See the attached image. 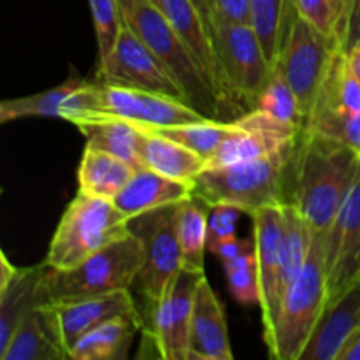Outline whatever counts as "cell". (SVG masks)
Listing matches in <instances>:
<instances>
[{"instance_id":"obj_21","label":"cell","mask_w":360,"mask_h":360,"mask_svg":"<svg viewBox=\"0 0 360 360\" xmlns=\"http://www.w3.org/2000/svg\"><path fill=\"white\" fill-rule=\"evenodd\" d=\"M192 193L193 181L169 178L153 169L139 167L112 202L130 220L137 214L183 202Z\"/></svg>"},{"instance_id":"obj_29","label":"cell","mask_w":360,"mask_h":360,"mask_svg":"<svg viewBox=\"0 0 360 360\" xmlns=\"http://www.w3.org/2000/svg\"><path fill=\"white\" fill-rule=\"evenodd\" d=\"M285 214V238H283V257H281L280 290L281 299L290 287L292 281L299 276L308 259L309 248L313 243V234L309 225L299 213L294 204H283Z\"/></svg>"},{"instance_id":"obj_24","label":"cell","mask_w":360,"mask_h":360,"mask_svg":"<svg viewBox=\"0 0 360 360\" xmlns=\"http://www.w3.org/2000/svg\"><path fill=\"white\" fill-rule=\"evenodd\" d=\"M69 122L83 134L88 146L115 155L136 169L143 167L139 153H137L139 130L132 122L118 118V116L101 115V112L77 115Z\"/></svg>"},{"instance_id":"obj_6","label":"cell","mask_w":360,"mask_h":360,"mask_svg":"<svg viewBox=\"0 0 360 360\" xmlns=\"http://www.w3.org/2000/svg\"><path fill=\"white\" fill-rule=\"evenodd\" d=\"M123 25L137 35L150 51L164 62L181 84L190 105L202 115L217 116L221 111L213 91L206 86L192 55L176 34L162 7L153 0H118Z\"/></svg>"},{"instance_id":"obj_32","label":"cell","mask_w":360,"mask_h":360,"mask_svg":"<svg viewBox=\"0 0 360 360\" xmlns=\"http://www.w3.org/2000/svg\"><path fill=\"white\" fill-rule=\"evenodd\" d=\"M253 109H262V111L269 112V115L281 120V122L304 129L306 120L297 97H295L288 81L276 69H273V72H271L269 81L266 83L264 90L260 91Z\"/></svg>"},{"instance_id":"obj_18","label":"cell","mask_w":360,"mask_h":360,"mask_svg":"<svg viewBox=\"0 0 360 360\" xmlns=\"http://www.w3.org/2000/svg\"><path fill=\"white\" fill-rule=\"evenodd\" d=\"M160 7L192 55L206 86L213 91L220 108H224L225 102L221 97L218 63L217 56H214L213 41H211V32L195 4L192 0H160Z\"/></svg>"},{"instance_id":"obj_8","label":"cell","mask_w":360,"mask_h":360,"mask_svg":"<svg viewBox=\"0 0 360 360\" xmlns=\"http://www.w3.org/2000/svg\"><path fill=\"white\" fill-rule=\"evenodd\" d=\"M218 63L221 97L225 104H257L260 91L269 81L273 67L252 25L220 23L210 27Z\"/></svg>"},{"instance_id":"obj_11","label":"cell","mask_w":360,"mask_h":360,"mask_svg":"<svg viewBox=\"0 0 360 360\" xmlns=\"http://www.w3.org/2000/svg\"><path fill=\"white\" fill-rule=\"evenodd\" d=\"M88 112L118 116L139 125L157 127L183 125V123L210 120V116L197 111L185 101L153 94V91L98 83V81L88 83L86 86V111L83 115Z\"/></svg>"},{"instance_id":"obj_27","label":"cell","mask_w":360,"mask_h":360,"mask_svg":"<svg viewBox=\"0 0 360 360\" xmlns=\"http://www.w3.org/2000/svg\"><path fill=\"white\" fill-rule=\"evenodd\" d=\"M143 327L132 319L116 316L105 320L84 333L70 347L69 359L72 360H115L125 359L132 345L134 334Z\"/></svg>"},{"instance_id":"obj_10","label":"cell","mask_w":360,"mask_h":360,"mask_svg":"<svg viewBox=\"0 0 360 360\" xmlns=\"http://www.w3.org/2000/svg\"><path fill=\"white\" fill-rule=\"evenodd\" d=\"M304 132L345 144L360 153V81L348 69L345 51L334 58Z\"/></svg>"},{"instance_id":"obj_30","label":"cell","mask_w":360,"mask_h":360,"mask_svg":"<svg viewBox=\"0 0 360 360\" xmlns=\"http://www.w3.org/2000/svg\"><path fill=\"white\" fill-rule=\"evenodd\" d=\"M136 127H141L150 132L160 134V136L167 137V139L176 141V143L183 144V146L190 148L200 157L210 160L218 150L221 141L225 139L229 132H231L232 122H220V120H204V122L195 123H183V125H139L134 123Z\"/></svg>"},{"instance_id":"obj_39","label":"cell","mask_w":360,"mask_h":360,"mask_svg":"<svg viewBox=\"0 0 360 360\" xmlns=\"http://www.w3.org/2000/svg\"><path fill=\"white\" fill-rule=\"evenodd\" d=\"M360 41V0H355L354 11L350 16V25H348V35H347V44H345V51L355 42Z\"/></svg>"},{"instance_id":"obj_28","label":"cell","mask_w":360,"mask_h":360,"mask_svg":"<svg viewBox=\"0 0 360 360\" xmlns=\"http://www.w3.org/2000/svg\"><path fill=\"white\" fill-rule=\"evenodd\" d=\"M211 206L192 193L188 199L179 202L176 232L183 255V266L204 271V255L207 248V227H210Z\"/></svg>"},{"instance_id":"obj_13","label":"cell","mask_w":360,"mask_h":360,"mask_svg":"<svg viewBox=\"0 0 360 360\" xmlns=\"http://www.w3.org/2000/svg\"><path fill=\"white\" fill-rule=\"evenodd\" d=\"M206 278L202 269L181 266L150 313V334L165 360H188L190 320L197 287Z\"/></svg>"},{"instance_id":"obj_23","label":"cell","mask_w":360,"mask_h":360,"mask_svg":"<svg viewBox=\"0 0 360 360\" xmlns=\"http://www.w3.org/2000/svg\"><path fill=\"white\" fill-rule=\"evenodd\" d=\"M137 130V153L143 167L183 181H193L207 167L206 158L190 148L141 127Z\"/></svg>"},{"instance_id":"obj_38","label":"cell","mask_w":360,"mask_h":360,"mask_svg":"<svg viewBox=\"0 0 360 360\" xmlns=\"http://www.w3.org/2000/svg\"><path fill=\"white\" fill-rule=\"evenodd\" d=\"M355 0H333L334 11H336V21H338V42L340 48L345 51V44H347L348 35V25H350L352 11H354Z\"/></svg>"},{"instance_id":"obj_22","label":"cell","mask_w":360,"mask_h":360,"mask_svg":"<svg viewBox=\"0 0 360 360\" xmlns=\"http://www.w3.org/2000/svg\"><path fill=\"white\" fill-rule=\"evenodd\" d=\"M86 81L74 74L65 83L41 94L7 98L0 104V122L7 123L30 116L60 118L69 122L72 116L81 115L86 109Z\"/></svg>"},{"instance_id":"obj_19","label":"cell","mask_w":360,"mask_h":360,"mask_svg":"<svg viewBox=\"0 0 360 360\" xmlns=\"http://www.w3.org/2000/svg\"><path fill=\"white\" fill-rule=\"evenodd\" d=\"M360 330V280L336 302L327 304L299 360H338Z\"/></svg>"},{"instance_id":"obj_1","label":"cell","mask_w":360,"mask_h":360,"mask_svg":"<svg viewBox=\"0 0 360 360\" xmlns=\"http://www.w3.org/2000/svg\"><path fill=\"white\" fill-rule=\"evenodd\" d=\"M359 172V151L302 130L288 165L287 195L313 236L329 234Z\"/></svg>"},{"instance_id":"obj_4","label":"cell","mask_w":360,"mask_h":360,"mask_svg":"<svg viewBox=\"0 0 360 360\" xmlns=\"http://www.w3.org/2000/svg\"><path fill=\"white\" fill-rule=\"evenodd\" d=\"M144 257L143 243L130 232L72 269H53L44 262L41 292L46 302H67L130 290L143 269Z\"/></svg>"},{"instance_id":"obj_34","label":"cell","mask_w":360,"mask_h":360,"mask_svg":"<svg viewBox=\"0 0 360 360\" xmlns=\"http://www.w3.org/2000/svg\"><path fill=\"white\" fill-rule=\"evenodd\" d=\"M95 35H97L98 58L108 55L123 28L122 11L118 0H88Z\"/></svg>"},{"instance_id":"obj_20","label":"cell","mask_w":360,"mask_h":360,"mask_svg":"<svg viewBox=\"0 0 360 360\" xmlns=\"http://www.w3.org/2000/svg\"><path fill=\"white\" fill-rule=\"evenodd\" d=\"M69 359L51 302L32 308L14 330L0 360Z\"/></svg>"},{"instance_id":"obj_7","label":"cell","mask_w":360,"mask_h":360,"mask_svg":"<svg viewBox=\"0 0 360 360\" xmlns=\"http://www.w3.org/2000/svg\"><path fill=\"white\" fill-rule=\"evenodd\" d=\"M340 51L343 49L333 39L302 20L294 4L285 0L276 62L273 69L280 70L281 76L288 81L304 120L311 112L320 88Z\"/></svg>"},{"instance_id":"obj_3","label":"cell","mask_w":360,"mask_h":360,"mask_svg":"<svg viewBox=\"0 0 360 360\" xmlns=\"http://www.w3.org/2000/svg\"><path fill=\"white\" fill-rule=\"evenodd\" d=\"M290 153L266 155L224 167H206L193 179V193L211 207L218 204L239 207L243 213L288 202L287 181Z\"/></svg>"},{"instance_id":"obj_42","label":"cell","mask_w":360,"mask_h":360,"mask_svg":"<svg viewBox=\"0 0 360 360\" xmlns=\"http://www.w3.org/2000/svg\"><path fill=\"white\" fill-rule=\"evenodd\" d=\"M195 7L199 9L200 16L204 18L207 27H211V14H213V0H192Z\"/></svg>"},{"instance_id":"obj_31","label":"cell","mask_w":360,"mask_h":360,"mask_svg":"<svg viewBox=\"0 0 360 360\" xmlns=\"http://www.w3.org/2000/svg\"><path fill=\"white\" fill-rule=\"evenodd\" d=\"M229 290L241 304H260V278L257 266L255 239L241 253L224 262Z\"/></svg>"},{"instance_id":"obj_37","label":"cell","mask_w":360,"mask_h":360,"mask_svg":"<svg viewBox=\"0 0 360 360\" xmlns=\"http://www.w3.org/2000/svg\"><path fill=\"white\" fill-rule=\"evenodd\" d=\"M252 23V2L250 0H213L211 23Z\"/></svg>"},{"instance_id":"obj_35","label":"cell","mask_w":360,"mask_h":360,"mask_svg":"<svg viewBox=\"0 0 360 360\" xmlns=\"http://www.w3.org/2000/svg\"><path fill=\"white\" fill-rule=\"evenodd\" d=\"M294 4L295 11L302 20L308 21L309 25L333 39L338 46V21H336V11H334L333 0H290Z\"/></svg>"},{"instance_id":"obj_40","label":"cell","mask_w":360,"mask_h":360,"mask_svg":"<svg viewBox=\"0 0 360 360\" xmlns=\"http://www.w3.org/2000/svg\"><path fill=\"white\" fill-rule=\"evenodd\" d=\"M338 360H360V330L345 345L341 354L338 355Z\"/></svg>"},{"instance_id":"obj_33","label":"cell","mask_w":360,"mask_h":360,"mask_svg":"<svg viewBox=\"0 0 360 360\" xmlns=\"http://www.w3.org/2000/svg\"><path fill=\"white\" fill-rule=\"evenodd\" d=\"M250 2H252V23L250 25L255 30L271 67H274L285 0H250Z\"/></svg>"},{"instance_id":"obj_43","label":"cell","mask_w":360,"mask_h":360,"mask_svg":"<svg viewBox=\"0 0 360 360\" xmlns=\"http://www.w3.org/2000/svg\"><path fill=\"white\" fill-rule=\"evenodd\" d=\"M153 2H155V4H158V6H160V0H153Z\"/></svg>"},{"instance_id":"obj_12","label":"cell","mask_w":360,"mask_h":360,"mask_svg":"<svg viewBox=\"0 0 360 360\" xmlns=\"http://www.w3.org/2000/svg\"><path fill=\"white\" fill-rule=\"evenodd\" d=\"M97 81L115 86L153 91L188 102L181 84L176 81L171 70L125 25L120 30L111 51L98 58Z\"/></svg>"},{"instance_id":"obj_9","label":"cell","mask_w":360,"mask_h":360,"mask_svg":"<svg viewBox=\"0 0 360 360\" xmlns=\"http://www.w3.org/2000/svg\"><path fill=\"white\" fill-rule=\"evenodd\" d=\"M178 207L179 204H171L137 214L129 220V231L141 239L146 253L136 285L146 301L148 313H151L165 287L183 266L181 248L176 232Z\"/></svg>"},{"instance_id":"obj_2","label":"cell","mask_w":360,"mask_h":360,"mask_svg":"<svg viewBox=\"0 0 360 360\" xmlns=\"http://www.w3.org/2000/svg\"><path fill=\"white\" fill-rule=\"evenodd\" d=\"M326 238L327 236H313L304 267L285 292L273 327L264 333V341L273 359H301L326 309Z\"/></svg>"},{"instance_id":"obj_26","label":"cell","mask_w":360,"mask_h":360,"mask_svg":"<svg viewBox=\"0 0 360 360\" xmlns=\"http://www.w3.org/2000/svg\"><path fill=\"white\" fill-rule=\"evenodd\" d=\"M134 171L136 167L122 158L86 144L77 169V188L86 195L112 200L132 178Z\"/></svg>"},{"instance_id":"obj_41","label":"cell","mask_w":360,"mask_h":360,"mask_svg":"<svg viewBox=\"0 0 360 360\" xmlns=\"http://www.w3.org/2000/svg\"><path fill=\"white\" fill-rule=\"evenodd\" d=\"M345 58H347L348 69H350L352 74L360 81V41L355 42L354 46H350V48L345 51Z\"/></svg>"},{"instance_id":"obj_25","label":"cell","mask_w":360,"mask_h":360,"mask_svg":"<svg viewBox=\"0 0 360 360\" xmlns=\"http://www.w3.org/2000/svg\"><path fill=\"white\" fill-rule=\"evenodd\" d=\"M44 269V262L32 267H18L13 280L0 287V355L7 348L23 316L32 308L46 302L41 292Z\"/></svg>"},{"instance_id":"obj_5","label":"cell","mask_w":360,"mask_h":360,"mask_svg":"<svg viewBox=\"0 0 360 360\" xmlns=\"http://www.w3.org/2000/svg\"><path fill=\"white\" fill-rule=\"evenodd\" d=\"M127 234L129 218L112 200L77 192L56 225L44 262L53 269H72Z\"/></svg>"},{"instance_id":"obj_36","label":"cell","mask_w":360,"mask_h":360,"mask_svg":"<svg viewBox=\"0 0 360 360\" xmlns=\"http://www.w3.org/2000/svg\"><path fill=\"white\" fill-rule=\"evenodd\" d=\"M239 207L229 206V204H218L211 207L210 227H207V248L224 239L236 238V224H238Z\"/></svg>"},{"instance_id":"obj_15","label":"cell","mask_w":360,"mask_h":360,"mask_svg":"<svg viewBox=\"0 0 360 360\" xmlns=\"http://www.w3.org/2000/svg\"><path fill=\"white\" fill-rule=\"evenodd\" d=\"M253 239L260 278V309L264 333L273 327L281 304L280 274L283 257L285 214L283 206H267L253 211Z\"/></svg>"},{"instance_id":"obj_17","label":"cell","mask_w":360,"mask_h":360,"mask_svg":"<svg viewBox=\"0 0 360 360\" xmlns=\"http://www.w3.org/2000/svg\"><path fill=\"white\" fill-rule=\"evenodd\" d=\"M224 306L207 278L199 283L190 320L188 360H232Z\"/></svg>"},{"instance_id":"obj_16","label":"cell","mask_w":360,"mask_h":360,"mask_svg":"<svg viewBox=\"0 0 360 360\" xmlns=\"http://www.w3.org/2000/svg\"><path fill=\"white\" fill-rule=\"evenodd\" d=\"M51 306L55 309L67 354L84 333L116 316L136 320L143 327V333L146 330L144 316L141 315V309L137 308L130 290H116L94 297L77 299V301L51 302Z\"/></svg>"},{"instance_id":"obj_14","label":"cell","mask_w":360,"mask_h":360,"mask_svg":"<svg viewBox=\"0 0 360 360\" xmlns=\"http://www.w3.org/2000/svg\"><path fill=\"white\" fill-rule=\"evenodd\" d=\"M326 276L327 304L360 280V172L326 238Z\"/></svg>"}]
</instances>
